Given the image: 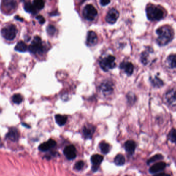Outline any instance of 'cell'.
Returning a JSON list of instances; mask_svg holds the SVG:
<instances>
[{
    "label": "cell",
    "instance_id": "1",
    "mask_svg": "<svg viewBox=\"0 0 176 176\" xmlns=\"http://www.w3.org/2000/svg\"><path fill=\"white\" fill-rule=\"evenodd\" d=\"M156 32L158 36L156 39V42L160 46H165L173 39L174 32L169 26H163L158 28Z\"/></svg>",
    "mask_w": 176,
    "mask_h": 176
},
{
    "label": "cell",
    "instance_id": "2",
    "mask_svg": "<svg viewBox=\"0 0 176 176\" xmlns=\"http://www.w3.org/2000/svg\"><path fill=\"white\" fill-rule=\"evenodd\" d=\"M146 11L147 18L150 21H160L164 17V11L160 6L149 4L147 6Z\"/></svg>",
    "mask_w": 176,
    "mask_h": 176
},
{
    "label": "cell",
    "instance_id": "3",
    "mask_svg": "<svg viewBox=\"0 0 176 176\" xmlns=\"http://www.w3.org/2000/svg\"><path fill=\"white\" fill-rule=\"evenodd\" d=\"M17 29L16 26L10 24L5 26L1 31V34L5 39L12 41L15 38L17 34Z\"/></svg>",
    "mask_w": 176,
    "mask_h": 176
},
{
    "label": "cell",
    "instance_id": "4",
    "mask_svg": "<svg viewBox=\"0 0 176 176\" xmlns=\"http://www.w3.org/2000/svg\"><path fill=\"white\" fill-rule=\"evenodd\" d=\"M99 65L103 71H108L116 67L115 58L114 56H109L101 59Z\"/></svg>",
    "mask_w": 176,
    "mask_h": 176
},
{
    "label": "cell",
    "instance_id": "5",
    "mask_svg": "<svg viewBox=\"0 0 176 176\" xmlns=\"http://www.w3.org/2000/svg\"><path fill=\"white\" fill-rule=\"evenodd\" d=\"M28 49L32 53H40L43 52L44 48L42 45V39L39 36H35L34 37Z\"/></svg>",
    "mask_w": 176,
    "mask_h": 176
},
{
    "label": "cell",
    "instance_id": "6",
    "mask_svg": "<svg viewBox=\"0 0 176 176\" xmlns=\"http://www.w3.org/2000/svg\"><path fill=\"white\" fill-rule=\"evenodd\" d=\"M98 14V12L95 7L91 4L85 6L83 12L84 17L88 21H93L95 19Z\"/></svg>",
    "mask_w": 176,
    "mask_h": 176
},
{
    "label": "cell",
    "instance_id": "7",
    "mask_svg": "<svg viewBox=\"0 0 176 176\" xmlns=\"http://www.w3.org/2000/svg\"><path fill=\"white\" fill-rule=\"evenodd\" d=\"M99 89L102 93L104 96L110 95L114 91V84L110 80H105L101 83Z\"/></svg>",
    "mask_w": 176,
    "mask_h": 176
},
{
    "label": "cell",
    "instance_id": "8",
    "mask_svg": "<svg viewBox=\"0 0 176 176\" xmlns=\"http://www.w3.org/2000/svg\"><path fill=\"white\" fill-rule=\"evenodd\" d=\"M164 100L168 105L176 107V91L175 89H172L166 92L164 95Z\"/></svg>",
    "mask_w": 176,
    "mask_h": 176
},
{
    "label": "cell",
    "instance_id": "9",
    "mask_svg": "<svg viewBox=\"0 0 176 176\" xmlns=\"http://www.w3.org/2000/svg\"><path fill=\"white\" fill-rule=\"evenodd\" d=\"M64 154L68 160H71L77 157V149L73 145L66 147L63 151Z\"/></svg>",
    "mask_w": 176,
    "mask_h": 176
},
{
    "label": "cell",
    "instance_id": "10",
    "mask_svg": "<svg viewBox=\"0 0 176 176\" xmlns=\"http://www.w3.org/2000/svg\"><path fill=\"white\" fill-rule=\"evenodd\" d=\"M103 156L100 154H94L91 156V162L92 163L91 169L93 172H96L98 170L99 166L103 161Z\"/></svg>",
    "mask_w": 176,
    "mask_h": 176
},
{
    "label": "cell",
    "instance_id": "11",
    "mask_svg": "<svg viewBox=\"0 0 176 176\" xmlns=\"http://www.w3.org/2000/svg\"><path fill=\"white\" fill-rule=\"evenodd\" d=\"M119 15V12L116 9L112 8L109 10L107 14L105 17V20L109 23L112 24L115 23L118 18Z\"/></svg>",
    "mask_w": 176,
    "mask_h": 176
},
{
    "label": "cell",
    "instance_id": "12",
    "mask_svg": "<svg viewBox=\"0 0 176 176\" xmlns=\"http://www.w3.org/2000/svg\"><path fill=\"white\" fill-rule=\"evenodd\" d=\"M96 130V128L93 125L91 124H88L85 125L84 127H83V135L85 137V139H91L92 138L94 133Z\"/></svg>",
    "mask_w": 176,
    "mask_h": 176
},
{
    "label": "cell",
    "instance_id": "13",
    "mask_svg": "<svg viewBox=\"0 0 176 176\" xmlns=\"http://www.w3.org/2000/svg\"><path fill=\"white\" fill-rule=\"evenodd\" d=\"M166 166V164L164 162L156 163L149 168V171L150 174H156L157 173L162 172L165 168Z\"/></svg>",
    "mask_w": 176,
    "mask_h": 176
},
{
    "label": "cell",
    "instance_id": "14",
    "mask_svg": "<svg viewBox=\"0 0 176 176\" xmlns=\"http://www.w3.org/2000/svg\"><path fill=\"white\" fill-rule=\"evenodd\" d=\"M120 68L123 70L128 76H130L132 74L134 67L132 64L130 62L123 61L120 64Z\"/></svg>",
    "mask_w": 176,
    "mask_h": 176
},
{
    "label": "cell",
    "instance_id": "15",
    "mask_svg": "<svg viewBox=\"0 0 176 176\" xmlns=\"http://www.w3.org/2000/svg\"><path fill=\"white\" fill-rule=\"evenodd\" d=\"M56 146V141L50 139L49 141L46 142H44L40 145L39 146V150L41 151H47L49 150L50 149L54 148Z\"/></svg>",
    "mask_w": 176,
    "mask_h": 176
},
{
    "label": "cell",
    "instance_id": "16",
    "mask_svg": "<svg viewBox=\"0 0 176 176\" xmlns=\"http://www.w3.org/2000/svg\"><path fill=\"white\" fill-rule=\"evenodd\" d=\"M98 42V38L95 32L89 31L88 32L86 44L88 46H95Z\"/></svg>",
    "mask_w": 176,
    "mask_h": 176
},
{
    "label": "cell",
    "instance_id": "17",
    "mask_svg": "<svg viewBox=\"0 0 176 176\" xmlns=\"http://www.w3.org/2000/svg\"><path fill=\"white\" fill-rule=\"evenodd\" d=\"M6 139H9L12 142H16L18 140L19 137V133L18 130L15 128H12L9 130V131L6 134Z\"/></svg>",
    "mask_w": 176,
    "mask_h": 176
},
{
    "label": "cell",
    "instance_id": "18",
    "mask_svg": "<svg viewBox=\"0 0 176 176\" xmlns=\"http://www.w3.org/2000/svg\"><path fill=\"white\" fill-rule=\"evenodd\" d=\"M135 148H136V143L134 141L129 140L125 142V150L129 154L132 155L134 153Z\"/></svg>",
    "mask_w": 176,
    "mask_h": 176
},
{
    "label": "cell",
    "instance_id": "19",
    "mask_svg": "<svg viewBox=\"0 0 176 176\" xmlns=\"http://www.w3.org/2000/svg\"><path fill=\"white\" fill-rule=\"evenodd\" d=\"M2 3L5 9L9 12L14 10L17 7L16 0H3Z\"/></svg>",
    "mask_w": 176,
    "mask_h": 176
},
{
    "label": "cell",
    "instance_id": "20",
    "mask_svg": "<svg viewBox=\"0 0 176 176\" xmlns=\"http://www.w3.org/2000/svg\"><path fill=\"white\" fill-rule=\"evenodd\" d=\"M166 62L168 67L175 69L176 67V56L174 54L169 56L166 59Z\"/></svg>",
    "mask_w": 176,
    "mask_h": 176
},
{
    "label": "cell",
    "instance_id": "21",
    "mask_svg": "<svg viewBox=\"0 0 176 176\" xmlns=\"http://www.w3.org/2000/svg\"><path fill=\"white\" fill-rule=\"evenodd\" d=\"M150 82L151 83V84L155 88H158L162 87L163 85H164V83L162 81V80H161L160 78H158L157 77H154L153 79L150 77Z\"/></svg>",
    "mask_w": 176,
    "mask_h": 176
},
{
    "label": "cell",
    "instance_id": "22",
    "mask_svg": "<svg viewBox=\"0 0 176 176\" xmlns=\"http://www.w3.org/2000/svg\"><path fill=\"white\" fill-rule=\"evenodd\" d=\"M56 122L59 126H63L66 123L67 120V116L65 115H61L58 114L55 116Z\"/></svg>",
    "mask_w": 176,
    "mask_h": 176
},
{
    "label": "cell",
    "instance_id": "23",
    "mask_svg": "<svg viewBox=\"0 0 176 176\" xmlns=\"http://www.w3.org/2000/svg\"><path fill=\"white\" fill-rule=\"evenodd\" d=\"M99 147L101 153L104 154H107L111 150L110 145L107 142H100L99 144Z\"/></svg>",
    "mask_w": 176,
    "mask_h": 176
},
{
    "label": "cell",
    "instance_id": "24",
    "mask_svg": "<svg viewBox=\"0 0 176 176\" xmlns=\"http://www.w3.org/2000/svg\"><path fill=\"white\" fill-rule=\"evenodd\" d=\"M28 46L26 45V44L22 41L19 42L15 47L16 51L20 52H25L28 50Z\"/></svg>",
    "mask_w": 176,
    "mask_h": 176
},
{
    "label": "cell",
    "instance_id": "25",
    "mask_svg": "<svg viewBox=\"0 0 176 176\" xmlns=\"http://www.w3.org/2000/svg\"><path fill=\"white\" fill-rule=\"evenodd\" d=\"M126 162L125 156L123 154H117L114 158V163L117 166H122L125 164Z\"/></svg>",
    "mask_w": 176,
    "mask_h": 176
},
{
    "label": "cell",
    "instance_id": "26",
    "mask_svg": "<svg viewBox=\"0 0 176 176\" xmlns=\"http://www.w3.org/2000/svg\"><path fill=\"white\" fill-rule=\"evenodd\" d=\"M24 9L26 12L31 13V14H35L37 12V10L34 7L33 4H32L30 2H28L26 3L24 5Z\"/></svg>",
    "mask_w": 176,
    "mask_h": 176
},
{
    "label": "cell",
    "instance_id": "27",
    "mask_svg": "<svg viewBox=\"0 0 176 176\" xmlns=\"http://www.w3.org/2000/svg\"><path fill=\"white\" fill-rule=\"evenodd\" d=\"M33 5L37 10H42L45 7V2L44 0H34Z\"/></svg>",
    "mask_w": 176,
    "mask_h": 176
},
{
    "label": "cell",
    "instance_id": "28",
    "mask_svg": "<svg viewBox=\"0 0 176 176\" xmlns=\"http://www.w3.org/2000/svg\"><path fill=\"white\" fill-rule=\"evenodd\" d=\"M164 158V157L163 156L162 154H157L154 155V156L151 157V158H149L148 160L147 161V164L150 165L151 163L155 162L161 160H162L163 158Z\"/></svg>",
    "mask_w": 176,
    "mask_h": 176
},
{
    "label": "cell",
    "instance_id": "29",
    "mask_svg": "<svg viewBox=\"0 0 176 176\" xmlns=\"http://www.w3.org/2000/svg\"><path fill=\"white\" fill-rule=\"evenodd\" d=\"M149 51L144 52L141 56V61L144 65L148 63Z\"/></svg>",
    "mask_w": 176,
    "mask_h": 176
},
{
    "label": "cell",
    "instance_id": "30",
    "mask_svg": "<svg viewBox=\"0 0 176 176\" xmlns=\"http://www.w3.org/2000/svg\"><path fill=\"white\" fill-rule=\"evenodd\" d=\"M176 130L174 128L172 129V130L170 131V132L169 133V134H168V139L172 143L176 142Z\"/></svg>",
    "mask_w": 176,
    "mask_h": 176
},
{
    "label": "cell",
    "instance_id": "31",
    "mask_svg": "<svg viewBox=\"0 0 176 176\" xmlns=\"http://www.w3.org/2000/svg\"><path fill=\"white\" fill-rule=\"evenodd\" d=\"M23 101V98L22 96L20 94H16L14 95L12 97V101L13 102L16 104H20Z\"/></svg>",
    "mask_w": 176,
    "mask_h": 176
},
{
    "label": "cell",
    "instance_id": "32",
    "mask_svg": "<svg viewBox=\"0 0 176 176\" xmlns=\"http://www.w3.org/2000/svg\"><path fill=\"white\" fill-rule=\"evenodd\" d=\"M84 166V162L83 161H79L75 163L74 166V169L77 171H80L83 169Z\"/></svg>",
    "mask_w": 176,
    "mask_h": 176
},
{
    "label": "cell",
    "instance_id": "33",
    "mask_svg": "<svg viewBox=\"0 0 176 176\" xmlns=\"http://www.w3.org/2000/svg\"><path fill=\"white\" fill-rule=\"evenodd\" d=\"M47 32L49 35H53L56 33V32L55 26L52 25H49L47 28Z\"/></svg>",
    "mask_w": 176,
    "mask_h": 176
},
{
    "label": "cell",
    "instance_id": "34",
    "mask_svg": "<svg viewBox=\"0 0 176 176\" xmlns=\"http://www.w3.org/2000/svg\"><path fill=\"white\" fill-rule=\"evenodd\" d=\"M127 99L128 100V102L130 103H134V102L135 99V96L134 94H131V93H128L127 95Z\"/></svg>",
    "mask_w": 176,
    "mask_h": 176
},
{
    "label": "cell",
    "instance_id": "35",
    "mask_svg": "<svg viewBox=\"0 0 176 176\" xmlns=\"http://www.w3.org/2000/svg\"><path fill=\"white\" fill-rule=\"evenodd\" d=\"M36 19L38 20V21L40 24H43L45 22V19L44 18V17H42V16H38L36 17Z\"/></svg>",
    "mask_w": 176,
    "mask_h": 176
},
{
    "label": "cell",
    "instance_id": "36",
    "mask_svg": "<svg viewBox=\"0 0 176 176\" xmlns=\"http://www.w3.org/2000/svg\"><path fill=\"white\" fill-rule=\"evenodd\" d=\"M110 2H111L110 0H100V3L102 6H104L108 5Z\"/></svg>",
    "mask_w": 176,
    "mask_h": 176
},
{
    "label": "cell",
    "instance_id": "37",
    "mask_svg": "<svg viewBox=\"0 0 176 176\" xmlns=\"http://www.w3.org/2000/svg\"><path fill=\"white\" fill-rule=\"evenodd\" d=\"M15 18H16L17 20H19L20 21H23V19L22 18H21L20 17H19V16H16Z\"/></svg>",
    "mask_w": 176,
    "mask_h": 176
},
{
    "label": "cell",
    "instance_id": "38",
    "mask_svg": "<svg viewBox=\"0 0 176 176\" xmlns=\"http://www.w3.org/2000/svg\"><path fill=\"white\" fill-rule=\"evenodd\" d=\"M20 1H21V2H23V1H24V0H20Z\"/></svg>",
    "mask_w": 176,
    "mask_h": 176
}]
</instances>
